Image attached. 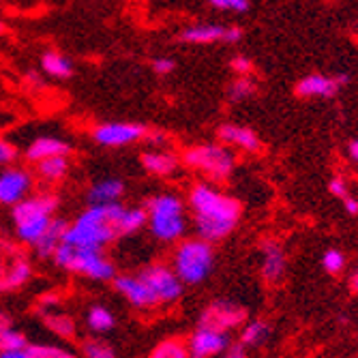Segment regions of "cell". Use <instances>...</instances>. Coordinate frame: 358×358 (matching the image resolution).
Masks as SVG:
<instances>
[{
	"label": "cell",
	"instance_id": "obj_1",
	"mask_svg": "<svg viewBox=\"0 0 358 358\" xmlns=\"http://www.w3.org/2000/svg\"><path fill=\"white\" fill-rule=\"evenodd\" d=\"M146 225V208H127L120 202L88 204V208L67 225L62 243L86 249H106L110 243L131 236Z\"/></svg>",
	"mask_w": 358,
	"mask_h": 358
},
{
	"label": "cell",
	"instance_id": "obj_2",
	"mask_svg": "<svg viewBox=\"0 0 358 358\" xmlns=\"http://www.w3.org/2000/svg\"><path fill=\"white\" fill-rule=\"evenodd\" d=\"M189 204L195 215L198 234L208 243L230 234L241 215V208L232 198H225L208 185H195L189 193Z\"/></svg>",
	"mask_w": 358,
	"mask_h": 358
},
{
	"label": "cell",
	"instance_id": "obj_3",
	"mask_svg": "<svg viewBox=\"0 0 358 358\" xmlns=\"http://www.w3.org/2000/svg\"><path fill=\"white\" fill-rule=\"evenodd\" d=\"M60 202L52 193L41 195H28L22 202H17L11 210L13 232L15 238L24 245H35L50 227L56 217Z\"/></svg>",
	"mask_w": 358,
	"mask_h": 358
},
{
	"label": "cell",
	"instance_id": "obj_4",
	"mask_svg": "<svg viewBox=\"0 0 358 358\" xmlns=\"http://www.w3.org/2000/svg\"><path fill=\"white\" fill-rule=\"evenodd\" d=\"M52 262L62 271H69L92 281H112L116 277V266L103 253V249H86L60 243L52 255Z\"/></svg>",
	"mask_w": 358,
	"mask_h": 358
},
{
	"label": "cell",
	"instance_id": "obj_5",
	"mask_svg": "<svg viewBox=\"0 0 358 358\" xmlns=\"http://www.w3.org/2000/svg\"><path fill=\"white\" fill-rule=\"evenodd\" d=\"M148 213V230L161 243H174L185 234V204L172 193L155 195L146 202Z\"/></svg>",
	"mask_w": 358,
	"mask_h": 358
},
{
	"label": "cell",
	"instance_id": "obj_6",
	"mask_svg": "<svg viewBox=\"0 0 358 358\" xmlns=\"http://www.w3.org/2000/svg\"><path fill=\"white\" fill-rule=\"evenodd\" d=\"M213 264H215L213 247L202 236L193 238V241H185L182 245H178L174 259H172V268L176 271L180 281L187 285L202 283L210 275Z\"/></svg>",
	"mask_w": 358,
	"mask_h": 358
},
{
	"label": "cell",
	"instance_id": "obj_7",
	"mask_svg": "<svg viewBox=\"0 0 358 358\" xmlns=\"http://www.w3.org/2000/svg\"><path fill=\"white\" fill-rule=\"evenodd\" d=\"M185 164L202 170L206 174H210L213 178L221 180L225 176H230V172L234 170V157L232 152L223 148V146H215V144H206V146H193L185 152Z\"/></svg>",
	"mask_w": 358,
	"mask_h": 358
},
{
	"label": "cell",
	"instance_id": "obj_8",
	"mask_svg": "<svg viewBox=\"0 0 358 358\" xmlns=\"http://www.w3.org/2000/svg\"><path fill=\"white\" fill-rule=\"evenodd\" d=\"M146 136L148 129L142 122H103L92 129V140L106 148L129 146L144 140Z\"/></svg>",
	"mask_w": 358,
	"mask_h": 358
},
{
	"label": "cell",
	"instance_id": "obj_9",
	"mask_svg": "<svg viewBox=\"0 0 358 358\" xmlns=\"http://www.w3.org/2000/svg\"><path fill=\"white\" fill-rule=\"evenodd\" d=\"M138 275L150 285L159 305H170V303L178 301L180 294H182V285L185 283L180 281L176 271L166 266V264H152V266L140 271Z\"/></svg>",
	"mask_w": 358,
	"mask_h": 358
},
{
	"label": "cell",
	"instance_id": "obj_10",
	"mask_svg": "<svg viewBox=\"0 0 358 358\" xmlns=\"http://www.w3.org/2000/svg\"><path fill=\"white\" fill-rule=\"evenodd\" d=\"M35 178L24 168H3L0 170V206H15L24 198H28Z\"/></svg>",
	"mask_w": 358,
	"mask_h": 358
},
{
	"label": "cell",
	"instance_id": "obj_11",
	"mask_svg": "<svg viewBox=\"0 0 358 358\" xmlns=\"http://www.w3.org/2000/svg\"><path fill=\"white\" fill-rule=\"evenodd\" d=\"M112 281H114V289L136 309H150L159 305L155 292L140 275H116Z\"/></svg>",
	"mask_w": 358,
	"mask_h": 358
},
{
	"label": "cell",
	"instance_id": "obj_12",
	"mask_svg": "<svg viewBox=\"0 0 358 358\" xmlns=\"http://www.w3.org/2000/svg\"><path fill=\"white\" fill-rule=\"evenodd\" d=\"M189 356L193 358H208L217 354H225L230 348V335L227 331L210 329V327H198L191 337H189Z\"/></svg>",
	"mask_w": 358,
	"mask_h": 358
},
{
	"label": "cell",
	"instance_id": "obj_13",
	"mask_svg": "<svg viewBox=\"0 0 358 358\" xmlns=\"http://www.w3.org/2000/svg\"><path fill=\"white\" fill-rule=\"evenodd\" d=\"M245 320V311L227 301H217L213 303L200 317V327H210V329H219V331H230L236 329L238 324Z\"/></svg>",
	"mask_w": 358,
	"mask_h": 358
},
{
	"label": "cell",
	"instance_id": "obj_14",
	"mask_svg": "<svg viewBox=\"0 0 358 358\" xmlns=\"http://www.w3.org/2000/svg\"><path fill=\"white\" fill-rule=\"evenodd\" d=\"M350 82V76L341 73L337 78H329V76H307L299 82L296 86V94L299 96H333L339 86H345Z\"/></svg>",
	"mask_w": 358,
	"mask_h": 358
},
{
	"label": "cell",
	"instance_id": "obj_15",
	"mask_svg": "<svg viewBox=\"0 0 358 358\" xmlns=\"http://www.w3.org/2000/svg\"><path fill=\"white\" fill-rule=\"evenodd\" d=\"M28 339L13 329L9 315L0 313V358H26Z\"/></svg>",
	"mask_w": 358,
	"mask_h": 358
},
{
	"label": "cell",
	"instance_id": "obj_16",
	"mask_svg": "<svg viewBox=\"0 0 358 358\" xmlns=\"http://www.w3.org/2000/svg\"><path fill=\"white\" fill-rule=\"evenodd\" d=\"M71 146L67 140L54 138V136H41L37 140H32L26 148V159L30 164H39L41 159L56 157V155H69Z\"/></svg>",
	"mask_w": 358,
	"mask_h": 358
},
{
	"label": "cell",
	"instance_id": "obj_17",
	"mask_svg": "<svg viewBox=\"0 0 358 358\" xmlns=\"http://www.w3.org/2000/svg\"><path fill=\"white\" fill-rule=\"evenodd\" d=\"M67 219L62 217H54V221L50 223V227L45 230V234L32 245V251H35V255L39 259H52L54 251L58 249V245L62 243L64 238V232H67Z\"/></svg>",
	"mask_w": 358,
	"mask_h": 358
},
{
	"label": "cell",
	"instance_id": "obj_18",
	"mask_svg": "<svg viewBox=\"0 0 358 358\" xmlns=\"http://www.w3.org/2000/svg\"><path fill=\"white\" fill-rule=\"evenodd\" d=\"M285 271V253L277 241L262 243V275L266 281H279Z\"/></svg>",
	"mask_w": 358,
	"mask_h": 358
},
{
	"label": "cell",
	"instance_id": "obj_19",
	"mask_svg": "<svg viewBox=\"0 0 358 358\" xmlns=\"http://www.w3.org/2000/svg\"><path fill=\"white\" fill-rule=\"evenodd\" d=\"M217 136L221 142L238 146V148L249 150V152H255V150H259V146H262L259 144V138L251 131V129H245L238 124H221Z\"/></svg>",
	"mask_w": 358,
	"mask_h": 358
},
{
	"label": "cell",
	"instance_id": "obj_20",
	"mask_svg": "<svg viewBox=\"0 0 358 358\" xmlns=\"http://www.w3.org/2000/svg\"><path fill=\"white\" fill-rule=\"evenodd\" d=\"M122 193H124V182L120 178H103L88 189L86 200L88 204H112V202H120Z\"/></svg>",
	"mask_w": 358,
	"mask_h": 358
},
{
	"label": "cell",
	"instance_id": "obj_21",
	"mask_svg": "<svg viewBox=\"0 0 358 358\" xmlns=\"http://www.w3.org/2000/svg\"><path fill=\"white\" fill-rule=\"evenodd\" d=\"M41 69L45 76L54 80H69L76 73V67L69 56H64L56 50H48L41 56Z\"/></svg>",
	"mask_w": 358,
	"mask_h": 358
},
{
	"label": "cell",
	"instance_id": "obj_22",
	"mask_svg": "<svg viewBox=\"0 0 358 358\" xmlns=\"http://www.w3.org/2000/svg\"><path fill=\"white\" fill-rule=\"evenodd\" d=\"M32 277V266L28 259L17 257L15 262H11L5 271H0V292H11L28 283Z\"/></svg>",
	"mask_w": 358,
	"mask_h": 358
},
{
	"label": "cell",
	"instance_id": "obj_23",
	"mask_svg": "<svg viewBox=\"0 0 358 358\" xmlns=\"http://www.w3.org/2000/svg\"><path fill=\"white\" fill-rule=\"evenodd\" d=\"M225 28L223 26H215V24H200V26H189L180 32V41L182 43H191V45H204V43H215V41H223Z\"/></svg>",
	"mask_w": 358,
	"mask_h": 358
},
{
	"label": "cell",
	"instance_id": "obj_24",
	"mask_svg": "<svg viewBox=\"0 0 358 358\" xmlns=\"http://www.w3.org/2000/svg\"><path fill=\"white\" fill-rule=\"evenodd\" d=\"M142 166L146 172H150L155 176H170L178 168V159L172 152L152 150V152L142 155Z\"/></svg>",
	"mask_w": 358,
	"mask_h": 358
},
{
	"label": "cell",
	"instance_id": "obj_25",
	"mask_svg": "<svg viewBox=\"0 0 358 358\" xmlns=\"http://www.w3.org/2000/svg\"><path fill=\"white\" fill-rule=\"evenodd\" d=\"M69 155H56V157H48L41 159L37 164V172L45 182H60L64 176L69 174Z\"/></svg>",
	"mask_w": 358,
	"mask_h": 358
},
{
	"label": "cell",
	"instance_id": "obj_26",
	"mask_svg": "<svg viewBox=\"0 0 358 358\" xmlns=\"http://www.w3.org/2000/svg\"><path fill=\"white\" fill-rule=\"evenodd\" d=\"M86 324H88V329L96 335H103V333H110L114 329V313L108 309V307H101V305H94L88 309L86 313Z\"/></svg>",
	"mask_w": 358,
	"mask_h": 358
},
{
	"label": "cell",
	"instance_id": "obj_27",
	"mask_svg": "<svg viewBox=\"0 0 358 358\" xmlns=\"http://www.w3.org/2000/svg\"><path fill=\"white\" fill-rule=\"evenodd\" d=\"M271 335V329H268V324L266 322H251L247 324V327L243 329L241 333V343L245 348H257V345H262Z\"/></svg>",
	"mask_w": 358,
	"mask_h": 358
},
{
	"label": "cell",
	"instance_id": "obj_28",
	"mask_svg": "<svg viewBox=\"0 0 358 358\" xmlns=\"http://www.w3.org/2000/svg\"><path fill=\"white\" fill-rule=\"evenodd\" d=\"M26 358H73V352L52 343H28Z\"/></svg>",
	"mask_w": 358,
	"mask_h": 358
},
{
	"label": "cell",
	"instance_id": "obj_29",
	"mask_svg": "<svg viewBox=\"0 0 358 358\" xmlns=\"http://www.w3.org/2000/svg\"><path fill=\"white\" fill-rule=\"evenodd\" d=\"M150 356L152 358H187L189 356V348L180 339H166V341H161L150 352Z\"/></svg>",
	"mask_w": 358,
	"mask_h": 358
},
{
	"label": "cell",
	"instance_id": "obj_30",
	"mask_svg": "<svg viewBox=\"0 0 358 358\" xmlns=\"http://www.w3.org/2000/svg\"><path fill=\"white\" fill-rule=\"evenodd\" d=\"M82 354L86 358H114L116 356L114 348L110 343L101 341V339H88V341H84Z\"/></svg>",
	"mask_w": 358,
	"mask_h": 358
},
{
	"label": "cell",
	"instance_id": "obj_31",
	"mask_svg": "<svg viewBox=\"0 0 358 358\" xmlns=\"http://www.w3.org/2000/svg\"><path fill=\"white\" fill-rule=\"evenodd\" d=\"M227 94H230V99H232V101H245V99H249V96L255 94V84H253L247 76H241V78L230 86Z\"/></svg>",
	"mask_w": 358,
	"mask_h": 358
},
{
	"label": "cell",
	"instance_id": "obj_32",
	"mask_svg": "<svg viewBox=\"0 0 358 358\" xmlns=\"http://www.w3.org/2000/svg\"><path fill=\"white\" fill-rule=\"evenodd\" d=\"M322 266H324V271H327L329 275H339L343 271V266H345V257H343L341 251L329 249L327 253L322 255Z\"/></svg>",
	"mask_w": 358,
	"mask_h": 358
},
{
	"label": "cell",
	"instance_id": "obj_33",
	"mask_svg": "<svg viewBox=\"0 0 358 358\" xmlns=\"http://www.w3.org/2000/svg\"><path fill=\"white\" fill-rule=\"evenodd\" d=\"M208 3L221 11H232V13L249 11V0H208Z\"/></svg>",
	"mask_w": 358,
	"mask_h": 358
},
{
	"label": "cell",
	"instance_id": "obj_34",
	"mask_svg": "<svg viewBox=\"0 0 358 358\" xmlns=\"http://www.w3.org/2000/svg\"><path fill=\"white\" fill-rule=\"evenodd\" d=\"M48 324L60 335V337H71L73 335V322L64 315H56V317H48Z\"/></svg>",
	"mask_w": 358,
	"mask_h": 358
},
{
	"label": "cell",
	"instance_id": "obj_35",
	"mask_svg": "<svg viewBox=\"0 0 358 358\" xmlns=\"http://www.w3.org/2000/svg\"><path fill=\"white\" fill-rule=\"evenodd\" d=\"M15 159H17V148H15L11 142H7V140L0 138V168L11 166Z\"/></svg>",
	"mask_w": 358,
	"mask_h": 358
},
{
	"label": "cell",
	"instance_id": "obj_36",
	"mask_svg": "<svg viewBox=\"0 0 358 358\" xmlns=\"http://www.w3.org/2000/svg\"><path fill=\"white\" fill-rule=\"evenodd\" d=\"M174 67H176V62H174L172 58H155V60H152V69H155V73H159V76H168V73H172Z\"/></svg>",
	"mask_w": 358,
	"mask_h": 358
},
{
	"label": "cell",
	"instance_id": "obj_37",
	"mask_svg": "<svg viewBox=\"0 0 358 358\" xmlns=\"http://www.w3.org/2000/svg\"><path fill=\"white\" fill-rule=\"evenodd\" d=\"M232 69H234V73H238V76H249L251 69H253V62H251L247 56H234V58H232Z\"/></svg>",
	"mask_w": 358,
	"mask_h": 358
},
{
	"label": "cell",
	"instance_id": "obj_38",
	"mask_svg": "<svg viewBox=\"0 0 358 358\" xmlns=\"http://www.w3.org/2000/svg\"><path fill=\"white\" fill-rule=\"evenodd\" d=\"M329 191L335 195V198H345L348 195V185H345V180L343 178H333L331 182H329Z\"/></svg>",
	"mask_w": 358,
	"mask_h": 358
},
{
	"label": "cell",
	"instance_id": "obj_39",
	"mask_svg": "<svg viewBox=\"0 0 358 358\" xmlns=\"http://www.w3.org/2000/svg\"><path fill=\"white\" fill-rule=\"evenodd\" d=\"M241 37H243V30H241L238 26H230V28H225L223 41H227V43H236Z\"/></svg>",
	"mask_w": 358,
	"mask_h": 358
},
{
	"label": "cell",
	"instance_id": "obj_40",
	"mask_svg": "<svg viewBox=\"0 0 358 358\" xmlns=\"http://www.w3.org/2000/svg\"><path fill=\"white\" fill-rule=\"evenodd\" d=\"M343 206H345V210H348V215H358V200H354V198H350V195H345L343 198Z\"/></svg>",
	"mask_w": 358,
	"mask_h": 358
},
{
	"label": "cell",
	"instance_id": "obj_41",
	"mask_svg": "<svg viewBox=\"0 0 358 358\" xmlns=\"http://www.w3.org/2000/svg\"><path fill=\"white\" fill-rule=\"evenodd\" d=\"M225 356H230V358H243L245 356V345L243 343H236L232 350H227Z\"/></svg>",
	"mask_w": 358,
	"mask_h": 358
},
{
	"label": "cell",
	"instance_id": "obj_42",
	"mask_svg": "<svg viewBox=\"0 0 358 358\" xmlns=\"http://www.w3.org/2000/svg\"><path fill=\"white\" fill-rule=\"evenodd\" d=\"M348 152H350V157H352L354 161H358V140H354V142L350 144Z\"/></svg>",
	"mask_w": 358,
	"mask_h": 358
},
{
	"label": "cell",
	"instance_id": "obj_43",
	"mask_svg": "<svg viewBox=\"0 0 358 358\" xmlns=\"http://www.w3.org/2000/svg\"><path fill=\"white\" fill-rule=\"evenodd\" d=\"M32 84H35V86H41V78H39V73L37 71H28V76H26Z\"/></svg>",
	"mask_w": 358,
	"mask_h": 358
},
{
	"label": "cell",
	"instance_id": "obj_44",
	"mask_svg": "<svg viewBox=\"0 0 358 358\" xmlns=\"http://www.w3.org/2000/svg\"><path fill=\"white\" fill-rule=\"evenodd\" d=\"M350 287L358 294V268L354 271V275H352V279H350Z\"/></svg>",
	"mask_w": 358,
	"mask_h": 358
},
{
	"label": "cell",
	"instance_id": "obj_45",
	"mask_svg": "<svg viewBox=\"0 0 358 358\" xmlns=\"http://www.w3.org/2000/svg\"><path fill=\"white\" fill-rule=\"evenodd\" d=\"M5 30V24H3V20H0V32H3Z\"/></svg>",
	"mask_w": 358,
	"mask_h": 358
}]
</instances>
